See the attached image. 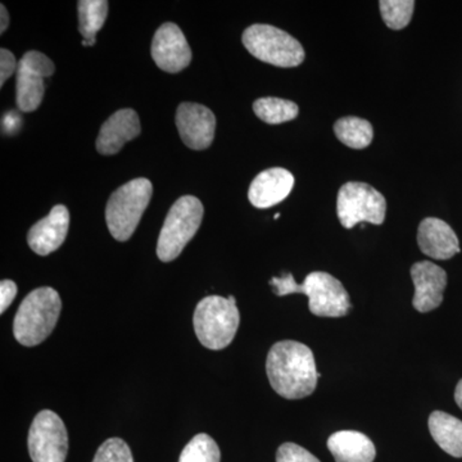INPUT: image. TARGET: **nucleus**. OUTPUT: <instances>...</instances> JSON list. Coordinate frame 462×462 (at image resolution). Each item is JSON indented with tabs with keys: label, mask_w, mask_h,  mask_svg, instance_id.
Masks as SVG:
<instances>
[{
	"label": "nucleus",
	"mask_w": 462,
	"mask_h": 462,
	"mask_svg": "<svg viewBox=\"0 0 462 462\" xmlns=\"http://www.w3.org/2000/svg\"><path fill=\"white\" fill-rule=\"evenodd\" d=\"M254 111L263 123L278 125L294 120L300 109L291 100L267 97V98L257 99L254 103Z\"/></svg>",
	"instance_id": "4be33fe9"
},
{
	"label": "nucleus",
	"mask_w": 462,
	"mask_h": 462,
	"mask_svg": "<svg viewBox=\"0 0 462 462\" xmlns=\"http://www.w3.org/2000/svg\"><path fill=\"white\" fill-rule=\"evenodd\" d=\"M294 187V176L282 167L258 173L249 187L248 199L257 208H270L282 202Z\"/></svg>",
	"instance_id": "dca6fc26"
},
{
	"label": "nucleus",
	"mask_w": 462,
	"mask_h": 462,
	"mask_svg": "<svg viewBox=\"0 0 462 462\" xmlns=\"http://www.w3.org/2000/svg\"><path fill=\"white\" fill-rule=\"evenodd\" d=\"M17 296V285L12 281H3L0 282V312H5V310L14 302Z\"/></svg>",
	"instance_id": "cd10ccee"
},
{
	"label": "nucleus",
	"mask_w": 462,
	"mask_h": 462,
	"mask_svg": "<svg viewBox=\"0 0 462 462\" xmlns=\"http://www.w3.org/2000/svg\"><path fill=\"white\" fill-rule=\"evenodd\" d=\"M141 132L138 114L132 108L120 109L100 127L97 151L105 156L118 153L127 142H132Z\"/></svg>",
	"instance_id": "2eb2a0df"
},
{
	"label": "nucleus",
	"mask_w": 462,
	"mask_h": 462,
	"mask_svg": "<svg viewBox=\"0 0 462 462\" xmlns=\"http://www.w3.org/2000/svg\"><path fill=\"white\" fill-rule=\"evenodd\" d=\"M202 202L193 196H184L173 203L157 243V256L162 263L176 260L193 239L202 224Z\"/></svg>",
	"instance_id": "423d86ee"
},
{
	"label": "nucleus",
	"mask_w": 462,
	"mask_h": 462,
	"mask_svg": "<svg viewBox=\"0 0 462 462\" xmlns=\"http://www.w3.org/2000/svg\"><path fill=\"white\" fill-rule=\"evenodd\" d=\"M279 217H281V214H276L275 215V220H278Z\"/></svg>",
	"instance_id": "7c9ffc66"
},
{
	"label": "nucleus",
	"mask_w": 462,
	"mask_h": 462,
	"mask_svg": "<svg viewBox=\"0 0 462 462\" xmlns=\"http://www.w3.org/2000/svg\"><path fill=\"white\" fill-rule=\"evenodd\" d=\"M430 430L437 445L454 457H462V421L443 411L430 418Z\"/></svg>",
	"instance_id": "6ab92c4d"
},
{
	"label": "nucleus",
	"mask_w": 462,
	"mask_h": 462,
	"mask_svg": "<svg viewBox=\"0 0 462 462\" xmlns=\"http://www.w3.org/2000/svg\"><path fill=\"white\" fill-rule=\"evenodd\" d=\"M380 14L385 25L392 30H402L411 21L415 2L413 0H382Z\"/></svg>",
	"instance_id": "b1692460"
},
{
	"label": "nucleus",
	"mask_w": 462,
	"mask_h": 462,
	"mask_svg": "<svg viewBox=\"0 0 462 462\" xmlns=\"http://www.w3.org/2000/svg\"><path fill=\"white\" fill-rule=\"evenodd\" d=\"M270 285L276 296L305 294L309 297L310 311L320 318H342L351 310V300L342 282L328 273L315 272L306 276L302 284L294 281L291 273L273 278Z\"/></svg>",
	"instance_id": "f03ea898"
},
{
	"label": "nucleus",
	"mask_w": 462,
	"mask_h": 462,
	"mask_svg": "<svg viewBox=\"0 0 462 462\" xmlns=\"http://www.w3.org/2000/svg\"><path fill=\"white\" fill-rule=\"evenodd\" d=\"M152 194L153 185L145 178L134 179L112 193L106 207V221L116 240L126 242L132 238Z\"/></svg>",
	"instance_id": "39448f33"
},
{
	"label": "nucleus",
	"mask_w": 462,
	"mask_h": 462,
	"mask_svg": "<svg viewBox=\"0 0 462 462\" xmlns=\"http://www.w3.org/2000/svg\"><path fill=\"white\" fill-rule=\"evenodd\" d=\"M179 135L188 148L203 151L214 143L216 117L211 109L197 103H181L176 112Z\"/></svg>",
	"instance_id": "f8f14e48"
},
{
	"label": "nucleus",
	"mask_w": 462,
	"mask_h": 462,
	"mask_svg": "<svg viewBox=\"0 0 462 462\" xmlns=\"http://www.w3.org/2000/svg\"><path fill=\"white\" fill-rule=\"evenodd\" d=\"M455 401L462 410V379L458 382L457 387H456Z\"/></svg>",
	"instance_id": "c756f323"
},
{
	"label": "nucleus",
	"mask_w": 462,
	"mask_h": 462,
	"mask_svg": "<svg viewBox=\"0 0 462 462\" xmlns=\"http://www.w3.org/2000/svg\"><path fill=\"white\" fill-rule=\"evenodd\" d=\"M266 373L273 391L287 400L311 396L321 376L316 370L311 349L294 340H282L272 346L267 355Z\"/></svg>",
	"instance_id": "f257e3e1"
},
{
	"label": "nucleus",
	"mask_w": 462,
	"mask_h": 462,
	"mask_svg": "<svg viewBox=\"0 0 462 462\" xmlns=\"http://www.w3.org/2000/svg\"><path fill=\"white\" fill-rule=\"evenodd\" d=\"M337 214L346 229L370 223L382 225L387 214V200L380 191L365 182H346L340 188Z\"/></svg>",
	"instance_id": "6e6552de"
},
{
	"label": "nucleus",
	"mask_w": 462,
	"mask_h": 462,
	"mask_svg": "<svg viewBox=\"0 0 462 462\" xmlns=\"http://www.w3.org/2000/svg\"><path fill=\"white\" fill-rule=\"evenodd\" d=\"M276 462H320V460L296 443H284L276 452Z\"/></svg>",
	"instance_id": "a878e982"
},
{
	"label": "nucleus",
	"mask_w": 462,
	"mask_h": 462,
	"mask_svg": "<svg viewBox=\"0 0 462 462\" xmlns=\"http://www.w3.org/2000/svg\"><path fill=\"white\" fill-rule=\"evenodd\" d=\"M328 448L337 462H373L376 449L369 437L356 430L331 434Z\"/></svg>",
	"instance_id": "a211bd4d"
},
{
	"label": "nucleus",
	"mask_w": 462,
	"mask_h": 462,
	"mask_svg": "<svg viewBox=\"0 0 462 462\" xmlns=\"http://www.w3.org/2000/svg\"><path fill=\"white\" fill-rule=\"evenodd\" d=\"M18 62L16 57L11 51L2 48L0 50V87L5 85V81L11 78L14 72H17Z\"/></svg>",
	"instance_id": "bb28decb"
},
{
	"label": "nucleus",
	"mask_w": 462,
	"mask_h": 462,
	"mask_svg": "<svg viewBox=\"0 0 462 462\" xmlns=\"http://www.w3.org/2000/svg\"><path fill=\"white\" fill-rule=\"evenodd\" d=\"M0 18H2V23H0V32L5 33L9 25V14L5 5H2V7H0Z\"/></svg>",
	"instance_id": "c85d7f7f"
},
{
	"label": "nucleus",
	"mask_w": 462,
	"mask_h": 462,
	"mask_svg": "<svg viewBox=\"0 0 462 462\" xmlns=\"http://www.w3.org/2000/svg\"><path fill=\"white\" fill-rule=\"evenodd\" d=\"M27 445L32 462H65L69 452L65 422L56 412L42 410L30 427Z\"/></svg>",
	"instance_id": "1a4fd4ad"
},
{
	"label": "nucleus",
	"mask_w": 462,
	"mask_h": 462,
	"mask_svg": "<svg viewBox=\"0 0 462 462\" xmlns=\"http://www.w3.org/2000/svg\"><path fill=\"white\" fill-rule=\"evenodd\" d=\"M239 322V310L234 296L203 298L193 316L197 338L212 351L226 348L233 342Z\"/></svg>",
	"instance_id": "20e7f679"
},
{
	"label": "nucleus",
	"mask_w": 462,
	"mask_h": 462,
	"mask_svg": "<svg viewBox=\"0 0 462 462\" xmlns=\"http://www.w3.org/2000/svg\"><path fill=\"white\" fill-rule=\"evenodd\" d=\"M334 133L343 144L352 149L369 147L374 130L369 121L360 117H343L334 125Z\"/></svg>",
	"instance_id": "412c9836"
},
{
	"label": "nucleus",
	"mask_w": 462,
	"mask_h": 462,
	"mask_svg": "<svg viewBox=\"0 0 462 462\" xmlns=\"http://www.w3.org/2000/svg\"><path fill=\"white\" fill-rule=\"evenodd\" d=\"M152 58L162 71L178 74L191 62V51L180 27L167 23L160 26L152 42Z\"/></svg>",
	"instance_id": "9b49d317"
},
{
	"label": "nucleus",
	"mask_w": 462,
	"mask_h": 462,
	"mask_svg": "<svg viewBox=\"0 0 462 462\" xmlns=\"http://www.w3.org/2000/svg\"><path fill=\"white\" fill-rule=\"evenodd\" d=\"M79 32L83 35L84 47H93L97 33L105 25L108 14L106 0H80L78 3Z\"/></svg>",
	"instance_id": "aec40b11"
},
{
	"label": "nucleus",
	"mask_w": 462,
	"mask_h": 462,
	"mask_svg": "<svg viewBox=\"0 0 462 462\" xmlns=\"http://www.w3.org/2000/svg\"><path fill=\"white\" fill-rule=\"evenodd\" d=\"M62 300L56 289H35L23 300L14 322V338L23 346L41 345L56 328Z\"/></svg>",
	"instance_id": "7ed1b4c3"
},
{
	"label": "nucleus",
	"mask_w": 462,
	"mask_h": 462,
	"mask_svg": "<svg viewBox=\"0 0 462 462\" xmlns=\"http://www.w3.org/2000/svg\"><path fill=\"white\" fill-rule=\"evenodd\" d=\"M93 462H134L132 449L120 438H109L99 447Z\"/></svg>",
	"instance_id": "393cba45"
},
{
	"label": "nucleus",
	"mask_w": 462,
	"mask_h": 462,
	"mask_svg": "<svg viewBox=\"0 0 462 462\" xmlns=\"http://www.w3.org/2000/svg\"><path fill=\"white\" fill-rule=\"evenodd\" d=\"M54 63L41 51H30L18 62L16 80L17 107L33 112L42 105L45 93V79L54 74Z\"/></svg>",
	"instance_id": "9d476101"
},
{
	"label": "nucleus",
	"mask_w": 462,
	"mask_h": 462,
	"mask_svg": "<svg viewBox=\"0 0 462 462\" xmlns=\"http://www.w3.org/2000/svg\"><path fill=\"white\" fill-rule=\"evenodd\" d=\"M418 245L422 254L434 260H449L460 252L457 236L448 224L428 217L419 225Z\"/></svg>",
	"instance_id": "f3484780"
},
{
	"label": "nucleus",
	"mask_w": 462,
	"mask_h": 462,
	"mask_svg": "<svg viewBox=\"0 0 462 462\" xmlns=\"http://www.w3.org/2000/svg\"><path fill=\"white\" fill-rule=\"evenodd\" d=\"M217 443L207 434H199L182 449L179 462H220Z\"/></svg>",
	"instance_id": "5701e85b"
},
{
	"label": "nucleus",
	"mask_w": 462,
	"mask_h": 462,
	"mask_svg": "<svg viewBox=\"0 0 462 462\" xmlns=\"http://www.w3.org/2000/svg\"><path fill=\"white\" fill-rule=\"evenodd\" d=\"M411 278L415 285L412 305L416 311L425 314L442 305L447 287V273L442 267L430 261L416 263L411 267Z\"/></svg>",
	"instance_id": "ddd939ff"
},
{
	"label": "nucleus",
	"mask_w": 462,
	"mask_h": 462,
	"mask_svg": "<svg viewBox=\"0 0 462 462\" xmlns=\"http://www.w3.org/2000/svg\"><path fill=\"white\" fill-rule=\"evenodd\" d=\"M242 42L252 56L273 66L289 69L305 60L302 44L275 26L263 23L249 26L243 32Z\"/></svg>",
	"instance_id": "0eeeda50"
},
{
	"label": "nucleus",
	"mask_w": 462,
	"mask_h": 462,
	"mask_svg": "<svg viewBox=\"0 0 462 462\" xmlns=\"http://www.w3.org/2000/svg\"><path fill=\"white\" fill-rule=\"evenodd\" d=\"M69 227V209L63 205L54 206L47 217L42 218L30 229L27 243L39 256H48L63 245Z\"/></svg>",
	"instance_id": "4468645a"
}]
</instances>
